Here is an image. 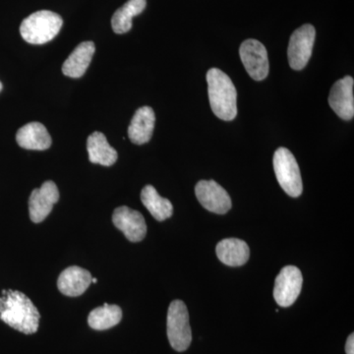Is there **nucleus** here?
<instances>
[{"instance_id":"4","label":"nucleus","mask_w":354,"mask_h":354,"mask_svg":"<svg viewBox=\"0 0 354 354\" xmlns=\"http://www.w3.org/2000/svg\"><path fill=\"white\" fill-rule=\"evenodd\" d=\"M167 337L174 351H185L192 342L187 307L181 300H174L167 311Z\"/></svg>"},{"instance_id":"14","label":"nucleus","mask_w":354,"mask_h":354,"mask_svg":"<svg viewBox=\"0 0 354 354\" xmlns=\"http://www.w3.org/2000/svg\"><path fill=\"white\" fill-rule=\"evenodd\" d=\"M155 121V113L150 106H143L137 109L128 127V137L130 141L136 145L148 143L153 136Z\"/></svg>"},{"instance_id":"1","label":"nucleus","mask_w":354,"mask_h":354,"mask_svg":"<svg viewBox=\"0 0 354 354\" xmlns=\"http://www.w3.org/2000/svg\"><path fill=\"white\" fill-rule=\"evenodd\" d=\"M39 310L29 297L18 290L0 291V320L25 335L39 329Z\"/></svg>"},{"instance_id":"16","label":"nucleus","mask_w":354,"mask_h":354,"mask_svg":"<svg viewBox=\"0 0 354 354\" xmlns=\"http://www.w3.org/2000/svg\"><path fill=\"white\" fill-rule=\"evenodd\" d=\"M95 50L93 41H84L76 46L62 65V72L70 78H81L87 71Z\"/></svg>"},{"instance_id":"17","label":"nucleus","mask_w":354,"mask_h":354,"mask_svg":"<svg viewBox=\"0 0 354 354\" xmlns=\"http://www.w3.org/2000/svg\"><path fill=\"white\" fill-rule=\"evenodd\" d=\"M216 253L221 263L230 267L243 266L250 257L248 244L239 239H227L218 242Z\"/></svg>"},{"instance_id":"8","label":"nucleus","mask_w":354,"mask_h":354,"mask_svg":"<svg viewBox=\"0 0 354 354\" xmlns=\"http://www.w3.org/2000/svg\"><path fill=\"white\" fill-rule=\"evenodd\" d=\"M239 55L247 73L256 81H262L269 75L270 64L264 44L257 39H249L241 44Z\"/></svg>"},{"instance_id":"6","label":"nucleus","mask_w":354,"mask_h":354,"mask_svg":"<svg viewBox=\"0 0 354 354\" xmlns=\"http://www.w3.org/2000/svg\"><path fill=\"white\" fill-rule=\"evenodd\" d=\"M316 30L313 26L305 24L291 35L288 44V57L293 70H302L309 62L315 43Z\"/></svg>"},{"instance_id":"5","label":"nucleus","mask_w":354,"mask_h":354,"mask_svg":"<svg viewBox=\"0 0 354 354\" xmlns=\"http://www.w3.org/2000/svg\"><path fill=\"white\" fill-rule=\"evenodd\" d=\"M274 171L281 187L290 197L302 194L301 174L295 156L286 148H279L274 153Z\"/></svg>"},{"instance_id":"13","label":"nucleus","mask_w":354,"mask_h":354,"mask_svg":"<svg viewBox=\"0 0 354 354\" xmlns=\"http://www.w3.org/2000/svg\"><path fill=\"white\" fill-rule=\"evenodd\" d=\"M92 283V274L83 268L71 266L60 274L57 281L58 290L66 297L82 295Z\"/></svg>"},{"instance_id":"20","label":"nucleus","mask_w":354,"mask_h":354,"mask_svg":"<svg viewBox=\"0 0 354 354\" xmlns=\"http://www.w3.org/2000/svg\"><path fill=\"white\" fill-rule=\"evenodd\" d=\"M146 0H128L127 3L115 11L111 18V27L116 34H125L132 28V19L145 10Z\"/></svg>"},{"instance_id":"22","label":"nucleus","mask_w":354,"mask_h":354,"mask_svg":"<svg viewBox=\"0 0 354 354\" xmlns=\"http://www.w3.org/2000/svg\"><path fill=\"white\" fill-rule=\"evenodd\" d=\"M346 354H354V335L351 334L348 337V341L346 344Z\"/></svg>"},{"instance_id":"15","label":"nucleus","mask_w":354,"mask_h":354,"mask_svg":"<svg viewBox=\"0 0 354 354\" xmlns=\"http://www.w3.org/2000/svg\"><path fill=\"white\" fill-rule=\"evenodd\" d=\"M16 141L26 150L44 151L51 146V137L46 127L39 122H31L18 130Z\"/></svg>"},{"instance_id":"18","label":"nucleus","mask_w":354,"mask_h":354,"mask_svg":"<svg viewBox=\"0 0 354 354\" xmlns=\"http://www.w3.org/2000/svg\"><path fill=\"white\" fill-rule=\"evenodd\" d=\"M88 160L92 164L111 167L118 160V152L109 145L106 137L102 132L95 131L87 140Z\"/></svg>"},{"instance_id":"9","label":"nucleus","mask_w":354,"mask_h":354,"mask_svg":"<svg viewBox=\"0 0 354 354\" xmlns=\"http://www.w3.org/2000/svg\"><path fill=\"white\" fill-rule=\"evenodd\" d=\"M198 201L212 213L225 215L232 209V199L227 191L214 180H201L195 187Z\"/></svg>"},{"instance_id":"21","label":"nucleus","mask_w":354,"mask_h":354,"mask_svg":"<svg viewBox=\"0 0 354 354\" xmlns=\"http://www.w3.org/2000/svg\"><path fill=\"white\" fill-rule=\"evenodd\" d=\"M122 319V310L118 305L106 304L91 311L88 324L92 329L104 330L118 325Z\"/></svg>"},{"instance_id":"11","label":"nucleus","mask_w":354,"mask_h":354,"mask_svg":"<svg viewBox=\"0 0 354 354\" xmlns=\"http://www.w3.org/2000/svg\"><path fill=\"white\" fill-rule=\"evenodd\" d=\"M113 223L129 241L139 242L145 239L146 221L138 211L128 208L127 206L120 207L114 209Z\"/></svg>"},{"instance_id":"23","label":"nucleus","mask_w":354,"mask_h":354,"mask_svg":"<svg viewBox=\"0 0 354 354\" xmlns=\"http://www.w3.org/2000/svg\"><path fill=\"white\" fill-rule=\"evenodd\" d=\"M92 283H97V279L92 278Z\"/></svg>"},{"instance_id":"2","label":"nucleus","mask_w":354,"mask_h":354,"mask_svg":"<svg viewBox=\"0 0 354 354\" xmlns=\"http://www.w3.org/2000/svg\"><path fill=\"white\" fill-rule=\"evenodd\" d=\"M209 104L216 118L234 120L237 115V92L232 79L221 70L211 68L207 72Z\"/></svg>"},{"instance_id":"24","label":"nucleus","mask_w":354,"mask_h":354,"mask_svg":"<svg viewBox=\"0 0 354 354\" xmlns=\"http://www.w3.org/2000/svg\"><path fill=\"white\" fill-rule=\"evenodd\" d=\"M2 87H3V86H2V83L0 82V92H1Z\"/></svg>"},{"instance_id":"10","label":"nucleus","mask_w":354,"mask_h":354,"mask_svg":"<svg viewBox=\"0 0 354 354\" xmlns=\"http://www.w3.org/2000/svg\"><path fill=\"white\" fill-rule=\"evenodd\" d=\"M59 200V191L53 181H46L41 188L32 190L29 199L30 218L39 223L46 220Z\"/></svg>"},{"instance_id":"19","label":"nucleus","mask_w":354,"mask_h":354,"mask_svg":"<svg viewBox=\"0 0 354 354\" xmlns=\"http://www.w3.org/2000/svg\"><path fill=\"white\" fill-rule=\"evenodd\" d=\"M141 201L151 215L158 221H164L171 218L174 214V207L169 199L162 198L152 185H146L141 192Z\"/></svg>"},{"instance_id":"12","label":"nucleus","mask_w":354,"mask_h":354,"mask_svg":"<svg viewBox=\"0 0 354 354\" xmlns=\"http://www.w3.org/2000/svg\"><path fill=\"white\" fill-rule=\"evenodd\" d=\"M353 86V77L346 76L330 88V106L344 120H351L354 116Z\"/></svg>"},{"instance_id":"7","label":"nucleus","mask_w":354,"mask_h":354,"mask_svg":"<svg viewBox=\"0 0 354 354\" xmlns=\"http://www.w3.org/2000/svg\"><path fill=\"white\" fill-rule=\"evenodd\" d=\"M304 277L295 266L283 268L274 281V298L281 307H290L301 292Z\"/></svg>"},{"instance_id":"3","label":"nucleus","mask_w":354,"mask_h":354,"mask_svg":"<svg viewBox=\"0 0 354 354\" xmlns=\"http://www.w3.org/2000/svg\"><path fill=\"white\" fill-rule=\"evenodd\" d=\"M64 25L58 14L48 10L38 11L26 18L20 26V34L27 43L44 44L55 38Z\"/></svg>"}]
</instances>
